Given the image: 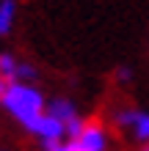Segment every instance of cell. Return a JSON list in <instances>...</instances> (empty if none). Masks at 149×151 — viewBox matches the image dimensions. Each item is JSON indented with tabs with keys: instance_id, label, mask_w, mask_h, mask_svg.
Returning a JSON list of instances; mask_svg holds the SVG:
<instances>
[{
	"instance_id": "52a82bcc",
	"label": "cell",
	"mask_w": 149,
	"mask_h": 151,
	"mask_svg": "<svg viewBox=\"0 0 149 151\" xmlns=\"http://www.w3.org/2000/svg\"><path fill=\"white\" fill-rule=\"evenodd\" d=\"M44 151H75V148L64 140V143H55V146H50V148H44Z\"/></svg>"
},
{
	"instance_id": "30bf717a",
	"label": "cell",
	"mask_w": 149,
	"mask_h": 151,
	"mask_svg": "<svg viewBox=\"0 0 149 151\" xmlns=\"http://www.w3.org/2000/svg\"><path fill=\"white\" fill-rule=\"evenodd\" d=\"M0 151H11V148H0Z\"/></svg>"
},
{
	"instance_id": "ba28073f",
	"label": "cell",
	"mask_w": 149,
	"mask_h": 151,
	"mask_svg": "<svg viewBox=\"0 0 149 151\" xmlns=\"http://www.w3.org/2000/svg\"><path fill=\"white\" fill-rule=\"evenodd\" d=\"M3 88H6V80H3V77H0V93H3Z\"/></svg>"
},
{
	"instance_id": "7a4b0ae2",
	"label": "cell",
	"mask_w": 149,
	"mask_h": 151,
	"mask_svg": "<svg viewBox=\"0 0 149 151\" xmlns=\"http://www.w3.org/2000/svg\"><path fill=\"white\" fill-rule=\"evenodd\" d=\"M113 121H116V127H121L133 140H138L141 146H149V113L146 110H135V107L116 110Z\"/></svg>"
},
{
	"instance_id": "3957f363",
	"label": "cell",
	"mask_w": 149,
	"mask_h": 151,
	"mask_svg": "<svg viewBox=\"0 0 149 151\" xmlns=\"http://www.w3.org/2000/svg\"><path fill=\"white\" fill-rule=\"evenodd\" d=\"M75 151H108V132L100 124H83V129L77 132L72 140H66Z\"/></svg>"
},
{
	"instance_id": "6da1fadb",
	"label": "cell",
	"mask_w": 149,
	"mask_h": 151,
	"mask_svg": "<svg viewBox=\"0 0 149 151\" xmlns=\"http://www.w3.org/2000/svg\"><path fill=\"white\" fill-rule=\"evenodd\" d=\"M0 104L28 135H33V129L47 113L44 93L31 83H6L3 93H0Z\"/></svg>"
},
{
	"instance_id": "9c48e42d",
	"label": "cell",
	"mask_w": 149,
	"mask_h": 151,
	"mask_svg": "<svg viewBox=\"0 0 149 151\" xmlns=\"http://www.w3.org/2000/svg\"><path fill=\"white\" fill-rule=\"evenodd\" d=\"M141 151H149V146H141Z\"/></svg>"
},
{
	"instance_id": "5b68a950",
	"label": "cell",
	"mask_w": 149,
	"mask_h": 151,
	"mask_svg": "<svg viewBox=\"0 0 149 151\" xmlns=\"http://www.w3.org/2000/svg\"><path fill=\"white\" fill-rule=\"evenodd\" d=\"M17 0H0V36H8L17 22Z\"/></svg>"
},
{
	"instance_id": "8992f818",
	"label": "cell",
	"mask_w": 149,
	"mask_h": 151,
	"mask_svg": "<svg viewBox=\"0 0 149 151\" xmlns=\"http://www.w3.org/2000/svg\"><path fill=\"white\" fill-rule=\"evenodd\" d=\"M17 63H20L17 55H11V52H0V77H3L6 83H14V80H17Z\"/></svg>"
},
{
	"instance_id": "277c9868",
	"label": "cell",
	"mask_w": 149,
	"mask_h": 151,
	"mask_svg": "<svg viewBox=\"0 0 149 151\" xmlns=\"http://www.w3.org/2000/svg\"><path fill=\"white\" fill-rule=\"evenodd\" d=\"M33 137H36L44 148H50V146L64 143V140H66V127H64L61 121H55L52 115L44 113V118L39 121V127H36V129H33Z\"/></svg>"
}]
</instances>
